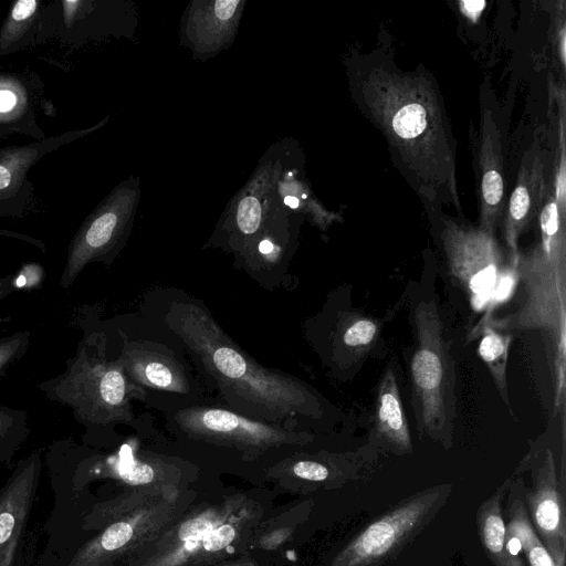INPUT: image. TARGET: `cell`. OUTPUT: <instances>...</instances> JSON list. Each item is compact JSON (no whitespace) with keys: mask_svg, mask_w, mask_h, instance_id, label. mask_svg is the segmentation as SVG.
<instances>
[{"mask_svg":"<svg viewBox=\"0 0 566 566\" xmlns=\"http://www.w3.org/2000/svg\"><path fill=\"white\" fill-rule=\"evenodd\" d=\"M35 8L36 1L34 0L18 1L12 10V18L14 20H24L35 11Z\"/></svg>","mask_w":566,"mask_h":566,"instance_id":"cell-26","label":"cell"},{"mask_svg":"<svg viewBox=\"0 0 566 566\" xmlns=\"http://www.w3.org/2000/svg\"><path fill=\"white\" fill-rule=\"evenodd\" d=\"M260 250L261 252L263 253H268L272 250V244L270 241L268 240H264L261 244H260Z\"/></svg>","mask_w":566,"mask_h":566,"instance_id":"cell-32","label":"cell"},{"mask_svg":"<svg viewBox=\"0 0 566 566\" xmlns=\"http://www.w3.org/2000/svg\"><path fill=\"white\" fill-rule=\"evenodd\" d=\"M30 337V331H19L0 337V378L27 354Z\"/></svg>","mask_w":566,"mask_h":566,"instance_id":"cell-21","label":"cell"},{"mask_svg":"<svg viewBox=\"0 0 566 566\" xmlns=\"http://www.w3.org/2000/svg\"><path fill=\"white\" fill-rule=\"evenodd\" d=\"M284 202L291 207V208H297L298 207V199L293 196H287L284 199Z\"/></svg>","mask_w":566,"mask_h":566,"instance_id":"cell-31","label":"cell"},{"mask_svg":"<svg viewBox=\"0 0 566 566\" xmlns=\"http://www.w3.org/2000/svg\"><path fill=\"white\" fill-rule=\"evenodd\" d=\"M261 220V207L256 198L249 196L243 198L238 208L237 221L243 233L251 234L259 228Z\"/></svg>","mask_w":566,"mask_h":566,"instance_id":"cell-24","label":"cell"},{"mask_svg":"<svg viewBox=\"0 0 566 566\" xmlns=\"http://www.w3.org/2000/svg\"><path fill=\"white\" fill-rule=\"evenodd\" d=\"M176 421L190 436L245 450H265L304 441V437L251 420L230 410L191 407L179 411Z\"/></svg>","mask_w":566,"mask_h":566,"instance_id":"cell-10","label":"cell"},{"mask_svg":"<svg viewBox=\"0 0 566 566\" xmlns=\"http://www.w3.org/2000/svg\"><path fill=\"white\" fill-rule=\"evenodd\" d=\"M462 12L470 19L476 20L479 18L483 7L485 6L484 1H461L460 3Z\"/></svg>","mask_w":566,"mask_h":566,"instance_id":"cell-27","label":"cell"},{"mask_svg":"<svg viewBox=\"0 0 566 566\" xmlns=\"http://www.w3.org/2000/svg\"><path fill=\"white\" fill-rule=\"evenodd\" d=\"M524 503L530 520L555 566L565 565L566 518L563 493L559 490L556 467L549 449L541 458L533 475L532 486L524 491Z\"/></svg>","mask_w":566,"mask_h":566,"instance_id":"cell-11","label":"cell"},{"mask_svg":"<svg viewBox=\"0 0 566 566\" xmlns=\"http://www.w3.org/2000/svg\"><path fill=\"white\" fill-rule=\"evenodd\" d=\"M559 566H565V565H559Z\"/></svg>","mask_w":566,"mask_h":566,"instance_id":"cell-34","label":"cell"},{"mask_svg":"<svg viewBox=\"0 0 566 566\" xmlns=\"http://www.w3.org/2000/svg\"><path fill=\"white\" fill-rule=\"evenodd\" d=\"M133 495L119 505L118 520L83 546L69 566H115L128 557L136 560L180 515V494L170 485Z\"/></svg>","mask_w":566,"mask_h":566,"instance_id":"cell-7","label":"cell"},{"mask_svg":"<svg viewBox=\"0 0 566 566\" xmlns=\"http://www.w3.org/2000/svg\"><path fill=\"white\" fill-rule=\"evenodd\" d=\"M293 472L296 476L310 481H323L328 478V470L323 464L303 460L293 465Z\"/></svg>","mask_w":566,"mask_h":566,"instance_id":"cell-25","label":"cell"},{"mask_svg":"<svg viewBox=\"0 0 566 566\" xmlns=\"http://www.w3.org/2000/svg\"><path fill=\"white\" fill-rule=\"evenodd\" d=\"M10 181L11 175L9 170L6 167L0 166V189L8 187Z\"/></svg>","mask_w":566,"mask_h":566,"instance_id":"cell-30","label":"cell"},{"mask_svg":"<svg viewBox=\"0 0 566 566\" xmlns=\"http://www.w3.org/2000/svg\"><path fill=\"white\" fill-rule=\"evenodd\" d=\"M509 486L510 481H506L478 509V534L486 557L494 566H525L522 558L511 549L506 536L502 502Z\"/></svg>","mask_w":566,"mask_h":566,"instance_id":"cell-16","label":"cell"},{"mask_svg":"<svg viewBox=\"0 0 566 566\" xmlns=\"http://www.w3.org/2000/svg\"><path fill=\"white\" fill-rule=\"evenodd\" d=\"M376 426L380 436L398 451H409L411 439L396 376L387 369L377 395Z\"/></svg>","mask_w":566,"mask_h":566,"instance_id":"cell-17","label":"cell"},{"mask_svg":"<svg viewBox=\"0 0 566 566\" xmlns=\"http://www.w3.org/2000/svg\"><path fill=\"white\" fill-rule=\"evenodd\" d=\"M541 150V149H539ZM539 150L527 151L520 166L515 188L505 202L502 227L511 262L516 265L518 239L538 217L547 190L545 165Z\"/></svg>","mask_w":566,"mask_h":566,"instance_id":"cell-14","label":"cell"},{"mask_svg":"<svg viewBox=\"0 0 566 566\" xmlns=\"http://www.w3.org/2000/svg\"><path fill=\"white\" fill-rule=\"evenodd\" d=\"M41 471V449L15 467L0 490V566H19L21 542Z\"/></svg>","mask_w":566,"mask_h":566,"instance_id":"cell-13","label":"cell"},{"mask_svg":"<svg viewBox=\"0 0 566 566\" xmlns=\"http://www.w3.org/2000/svg\"><path fill=\"white\" fill-rule=\"evenodd\" d=\"M361 97L406 166L430 187L448 185L458 202L450 125L433 82L377 69L363 82Z\"/></svg>","mask_w":566,"mask_h":566,"instance_id":"cell-1","label":"cell"},{"mask_svg":"<svg viewBox=\"0 0 566 566\" xmlns=\"http://www.w3.org/2000/svg\"><path fill=\"white\" fill-rule=\"evenodd\" d=\"M474 151L479 228L495 234L505 208L504 164L500 130L486 107L482 108Z\"/></svg>","mask_w":566,"mask_h":566,"instance_id":"cell-12","label":"cell"},{"mask_svg":"<svg viewBox=\"0 0 566 566\" xmlns=\"http://www.w3.org/2000/svg\"><path fill=\"white\" fill-rule=\"evenodd\" d=\"M509 340V336L499 333L488 322H485L479 345V355L483 361L489 365L500 392L505 397V401H507L505 366Z\"/></svg>","mask_w":566,"mask_h":566,"instance_id":"cell-20","label":"cell"},{"mask_svg":"<svg viewBox=\"0 0 566 566\" xmlns=\"http://www.w3.org/2000/svg\"><path fill=\"white\" fill-rule=\"evenodd\" d=\"M377 333L376 324L367 318L352 323L343 334V342L349 347L365 346L371 343Z\"/></svg>","mask_w":566,"mask_h":566,"instance_id":"cell-23","label":"cell"},{"mask_svg":"<svg viewBox=\"0 0 566 566\" xmlns=\"http://www.w3.org/2000/svg\"><path fill=\"white\" fill-rule=\"evenodd\" d=\"M15 95L10 91H0V112H7L15 105Z\"/></svg>","mask_w":566,"mask_h":566,"instance_id":"cell-29","label":"cell"},{"mask_svg":"<svg viewBox=\"0 0 566 566\" xmlns=\"http://www.w3.org/2000/svg\"><path fill=\"white\" fill-rule=\"evenodd\" d=\"M15 276L9 274L0 277V301L9 296L15 289Z\"/></svg>","mask_w":566,"mask_h":566,"instance_id":"cell-28","label":"cell"},{"mask_svg":"<svg viewBox=\"0 0 566 566\" xmlns=\"http://www.w3.org/2000/svg\"><path fill=\"white\" fill-rule=\"evenodd\" d=\"M441 240L449 272L474 311L494 308L511 296L517 281L516 265L505 261L495 234L446 220Z\"/></svg>","mask_w":566,"mask_h":566,"instance_id":"cell-8","label":"cell"},{"mask_svg":"<svg viewBox=\"0 0 566 566\" xmlns=\"http://www.w3.org/2000/svg\"><path fill=\"white\" fill-rule=\"evenodd\" d=\"M126 376L118 359L106 358L103 336L85 335L65 370L38 385L44 396L67 406L87 428L132 420L129 401L139 389Z\"/></svg>","mask_w":566,"mask_h":566,"instance_id":"cell-4","label":"cell"},{"mask_svg":"<svg viewBox=\"0 0 566 566\" xmlns=\"http://www.w3.org/2000/svg\"><path fill=\"white\" fill-rule=\"evenodd\" d=\"M538 219L539 242L530 252L518 254L516 261L523 303L503 319L486 322L495 329L546 334L554 350L555 405L559 407L565 388L566 235L565 210L557 205L553 182L547 185Z\"/></svg>","mask_w":566,"mask_h":566,"instance_id":"cell-3","label":"cell"},{"mask_svg":"<svg viewBox=\"0 0 566 566\" xmlns=\"http://www.w3.org/2000/svg\"><path fill=\"white\" fill-rule=\"evenodd\" d=\"M118 360L134 384L174 392L188 391L182 368L161 350L129 343L125 345Z\"/></svg>","mask_w":566,"mask_h":566,"instance_id":"cell-15","label":"cell"},{"mask_svg":"<svg viewBox=\"0 0 566 566\" xmlns=\"http://www.w3.org/2000/svg\"><path fill=\"white\" fill-rule=\"evenodd\" d=\"M506 536L510 545L518 544L530 566H555L545 545L541 541L530 520L524 499L520 491L509 486Z\"/></svg>","mask_w":566,"mask_h":566,"instance_id":"cell-18","label":"cell"},{"mask_svg":"<svg viewBox=\"0 0 566 566\" xmlns=\"http://www.w3.org/2000/svg\"><path fill=\"white\" fill-rule=\"evenodd\" d=\"M168 321L219 387L256 415L281 419L297 412L314 413L315 398L301 382L245 356L205 308L192 303L176 304Z\"/></svg>","mask_w":566,"mask_h":566,"instance_id":"cell-2","label":"cell"},{"mask_svg":"<svg viewBox=\"0 0 566 566\" xmlns=\"http://www.w3.org/2000/svg\"><path fill=\"white\" fill-rule=\"evenodd\" d=\"M413 318L417 344L410 376L415 416L421 431L441 438L453 419V365L434 302L419 303Z\"/></svg>","mask_w":566,"mask_h":566,"instance_id":"cell-6","label":"cell"},{"mask_svg":"<svg viewBox=\"0 0 566 566\" xmlns=\"http://www.w3.org/2000/svg\"><path fill=\"white\" fill-rule=\"evenodd\" d=\"M115 474L130 485H147L155 481V469L140 461L119 462L114 467Z\"/></svg>","mask_w":566,"mask_h":566,"instance_id":"cell-22","label":"cell"},{"mask_svg":"<svg viewBox=\"0 0 566 566\" xmlns=\"http://www.w3.org/2000/svg\"><path fill=\"white\" fill-rule=\"evenodd\" d=\"M450 488H430L373 521L334 558L332 566H378L394 557L437 514Z\"/></svg>","mask_w":566,"mask_h":566,"instance_id":"cell-9","label":"cell"},{"mask_svg":"<svg viewBox=\"0 0 566 566\" xmlns=\"http://www.w3.org/2000/svg\"><path fill=\"white\" fill-rule=\"evenodd\" d=\"M252 565H254L252 562L240 560V562L227 564L226 566H252Z\"/></svg>","mask_w":566,"mask_h":566,"instance_id":"cell-33","label":"cell"},{"mask_svg":"<svg viewBox=\"0 0 566 566\" xmlns=\"http://www.w3.org/2000/svg\"><path fill=\"white\" fill-rule=\"evenodd\" d=\"M29 434L28 411L0 405V469L11 464Z\"/></svg>","mask_w":566,"mask_h":566,"instance_id":"cell-19","label":"cell"},{"mask_svg":"<svg viewBox=\"0 0 566 566\" xmlns=\"http://www.w3.org/2000/svg\"><path fill=\"white\" fill-rule=\"evenodd\" d=\"M261 515L243 495L186 514L170 525L133 566H207L234 553Z\"/></svg>","mask_w":566,"mask_h":566,"instance_id":"cell-5","label":"cell"}]
</instances>
